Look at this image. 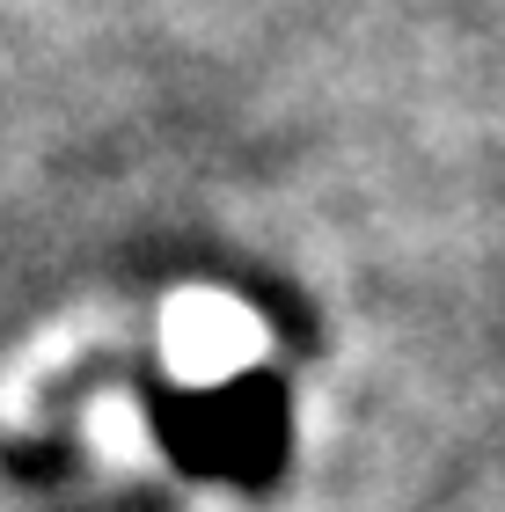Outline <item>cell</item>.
<instances>
[{
  "mask_svg": "<svg viewBox=\"0 0 505 512\" xmlns=\"http://www.w3.org/2000/svg\"><path fill=\"white\" fill-rule=\"evenodd\" d=\"M162 425H169V447L191 461V469L242 476V483L271 476V461H279V447H286V403L264 381H235V388L191 395V403H176Z\"/></svg>",
  "mask_w": 505,
  "mask_h": 512,
  "instance_id": "6da1fadb",
  "label": "cell"
}]
</instances>
